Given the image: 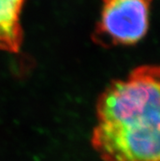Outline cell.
<instances>
[{
    "instance_id": "1",
    "label": "cell",
    "mask_w": 160,
    "mask_h": 161,
    "mask_svg": "<svg viewBox=\"0 0 160 161\" xmlns=\"http://www.w3.org/2000/svg\"><path fill=\"white\" fill-rule=\"evenodd\" d=\"M97 118L131 129L160 128V66H140L112 81L97 98Z\"/></svg>"
},
{
    "instance_id": "2",
    "label": "cell",
    "mask_w": 160,
    "mask_h": 161,
    "mask_svg": "<svg viewBox=\"0 0 160 161\" xmlns=\"http://www.w3.org/2000/svg\"><path fill=\"white\" fill-rule=\"evenodd\" d=\"M100 16L92 34L98 46H132L146 36L152 0H101Z\"/></svg>"
},
{
    "instance_id": "3",
    "label": "cell",
    "mask_w": 160,
    "mask_h": 161,
    "mask_svg": "<svg viewBox=\"0 0 160 161\" xmlns=\"http://www.w3.org/2000/svg\"><path fill=\"white\" fill-rule=\"evenodd\" d=\"M91 144L103 161H160V128L138 130L98 123Z\"/></svg>"
},
{
    "instance_id": "4",
    "label": "cell",
    "mask_w": 160,
    "mask_h": 161,
    "mask_svg": "<svg viewBox=\"0 0 160 161\" xmlns=\"http://www.w3.org/2000/svg\"><path fill=\"white\" fill-rule=\"evenodd\" d=\"M23 39V32L19 22L0 26V49L9 52H18Z\"/></svg>"
},
{
    "instance_id": "5",
    "label": "cell",
    "mask_w": 160,
    "mask_h": 161,
    "mask_svg": "<svg viewBox=\"0 0 160 161\" xmlns=\"http://www.w3.org/2000/svg\"><path fill=\"white\" fill-rule=\"evenodd\" d=\"M24 0H0V26L19 22Z\"/></svg>"
}]
</instances>
